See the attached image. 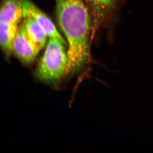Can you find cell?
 I'll return each instance as SVG.
<instances>
[{"label": "cell", "instance_id": "1", "mask_svg": "<svg viewBox=\"0 0 153 153\" xmlns=\"http://www.w3.org/2000/svg\"><path fill=\"white\" fill-rule=\"evenodd\" d=\"M59 28L68 44L67 72L78 71L89 61L91 22L82 0H55Z\"/></svg>", "mask_w": 153, "mask_h": 153}, {"label": "cell", "instance_id": "2", "mask_svg": "<svg viewBox=\"0 0 153 153\" xmlns=\"http://www.w3.org/2000/svg\"><path fill=\"white\" fill-rule=\"evenodd\" d=\"M65 46L57 38H49L45 52L36 71L38 79L47 83H54L67 72L68 58Z\"/></svg>", "mask_w": 153, "mask_h": 153}, {"label": "cell", "instance_id": "3", "mask_svg": "<svg viewBox=\"0 0 153 153\" xmlns=\"http://www.w3.org/2000/svg\"><path fill=\"white\" fill-rule=\"evenodd\" d=\"M40 51L28 37L23 21L14 39L13 53L23 63L29 64L35 60Z\"/></svg>", "mask_w": 153, "mask_h": 153}, {"label": "cell", "instance_id": "4", "mask_svg": "<svg viewBox=\"0 0 153 153\" xmlns=\"http://www.w3.org/2000/svg\"><path fill=\"white\" fill-rule=\"evenodd\" d=\"M24 18L30 17L44 30L48 38H57L66 45L67 43L60 35L51 19L30 0H23Z\"/></svg>", "mask_w": 153, "mask_h": 153}, {"label": "cell", "instance_id": "5", "mask_svg": "<svg viewBox=\"0 0 153 153\" xmlns=\"http://www.w3.org/2000/svg\"><path fill=\"white\" fill-rule=\"evenodd\" d=\"M94 21V28L106 22L114 11L117 0H86Z\"/></svg>", "mask_w": 153, "mask_h": 153}, {"label": "cell", "instance_id": "6", "mask_svg": "<svg viewBox=\"0 0 153 153\" xmlns=\"http://www.w3.org/2000/svg\"><path fill=\"white\" fill-rule=\"evenodd\" d=\"M23 18V0H3L0 9V22L18 26Z\"/></svg>", "mask_w": 153, "mask_h": 153}, {"label": "cell", "instance_id": "7", "mask_svg": "<svg viewBox=\"0 0 153 153\" xmlns=\"http://www.w3.org/2000/svg\"><path fill=\"white\" fill-rule=\"evenodd\" d=\"M24 19L26 33L31 41L40 51L45 47L48 36L34 19L30 17Z\"/></svg>", "mask_w": 153, "mask_h": 153}, {"label": "cell", "instance_id": "8", "mask_svg": "<svg viewBox=\"0 0 153 153\" xmlns=\"http://www.w3.org/2000/svg\"><path fill=\"white\" fill-rule=\"evenodd\" d=\"M18 25L0 22V44L6 56H10L13 52L14 39L19 29Z\"/></svg>", "mask_w": 153, "mask_h": 153}]
</instances>
